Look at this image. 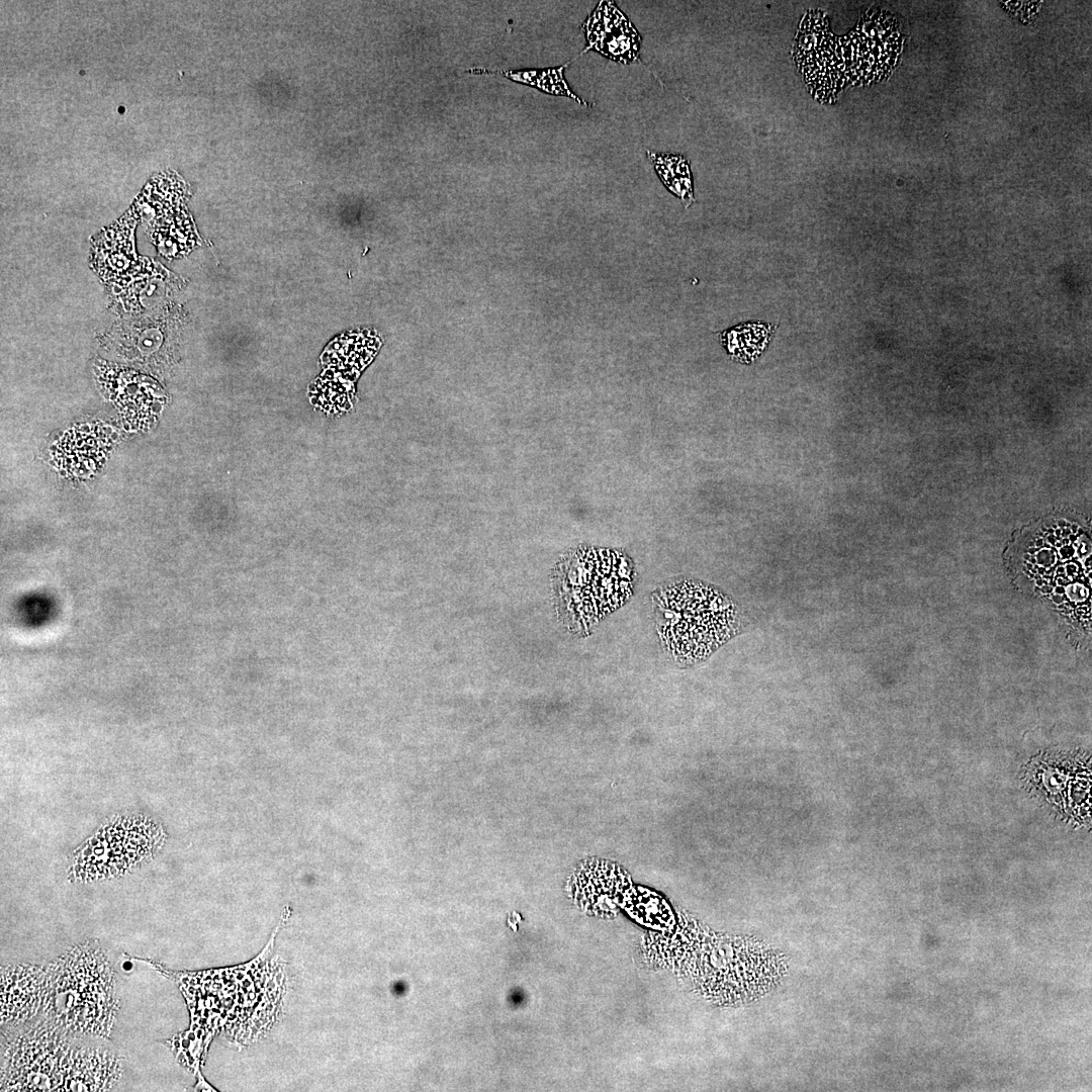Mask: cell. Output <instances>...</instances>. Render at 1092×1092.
<instances>
[{"label": "cell", "instance_id": "obj_10", "mask_svg": "<svg viewBox=\"0 0 1092 1092\" xmlns=\"http://www.w3.org/2000/svg\"><path fill=\"white\" fill-rule=\"evenodd\" d=\"M809 18H810V15H809V10H808L803 15V17L801 19V22L799 24V29H798L799 31L805 32L806 30H809Z\"/></svg>", "mask_w": 1092, "mask_h": 1092}, {"label": "cell", "instance_id": "obj_11", "mask_svg": "<svg viewBox=\"0 0 1092 1092\" xmlns=\"http://www.w3.org/2000/svg\"><path fill=\"white\" fill-rule=\"evenodd\" d=\"M834 53H835V56L837 57V59H843V58H842V56H843V49H842V48H841L840 46H837V48H836V50H835V52H834Z\"/></svg>", "mask_w": 1092, "mask_h": 1092}, {"label": "cell", "instance_id": "obj_7", "mask_svg": "<svg viewBox=\"0 0 1092 1092\" xmlns=\"http://www.w3.org/2000/svg\"><path fill=\"white\" fill-rule=\"evenodd\" d=\"M772 331L769 324L745 323L719 335L723 347L733 359L748 363L763 352Z\"/></svg>", "mask_w": 1092, "mask_h": 1092}, {"label": "cell", "instance_id": "obj_6", "mask_svg": "<svg viewBox=\"0 0 1092 1092\" xmlns=\"http://www.w3.org/2000/svg\"><path fill=\"white\" fill-rule=\"evenodd\" d=\"M0 982L2 1025L17 1026L41 1013L46 993V967H2Z\"/></svg>", "mask_w": 1092, "mask_h": 1092}, {"label": "cell", "instance_id": "obj_12", "mask_svg": "<svg viewBox=\"0 0 1092 1092\" xmlns=\"http://www.w3.org/2000/svg\"><path fill=\"white\" fill-rule=\"evenodd\" d=\"M119 109H120V110H119L120 112H123V107H119Z\"/></svg>", "mask_w": 1092, "mask_h": 1092}, {"label": "cell", "instance_id": "obj_3", "mask_svg": "<svg viewBox=\"0 0 1092 1092\" xmlns=\"http://www.w3.org/2000/svg\"><path fill=\"white\" fill-rule=\"evenodd\" d=\"M657 623L673 654L700 660L727 641L737 629V612L720 592L685 581L662 590L656 600Z\"/></svg>", "mask_w": 1092, "mask_h": 1092}, {"label": "cell", "instance_id": "obj_5", "mask_svg": "<svg viewBox=\"0 0 1092 1092\" xmlns=\"http://www.w3.org/2000/svg\"><path fill=\"white\" fill-rule=\"evenodd\" d=\"M582 29L586 48L621 64L639 62L640 35L626 15L611 1H600Z\"/></svg>", "mask_w": 1092, "mask_h": 1092}, {"label": "cell", "instance_id": "obj_9", "mask_svg": "<svg viewBox=\"0 0 1092 1092\" xmlns=\"http://www.w3.org/2000/svg\"><path fill=\"white\" fill-rule=\"evenodd\" d=\"M647 156L663 185L677 196L686 207L694 201L692 175L689 162L680 155L658 154L651 151Z\"/></svg>", "mask_w": 1092, "mask_h": 1092}, {"label": "cell", "instance_id": "obj_4", "mask_svg": "<svg viewBox=\"0 0 1092 1092\" xmlns=\"http://www.w3.org/2000/svg\"><path fill=\"white\" fill-rule=\"evenodd\" d=\"M564 601L579 627H590L621 606L632 589V566L620 553L589 548L569 561Z\"/></svg>", "mask_w": 1092, "mask_h": 1092}, {"label": "cell", "instance_id": "obj_1", "mask_svg": "<svg viewBox=\"0 0 1092 1092\" xmlns=\"http://www.w3.org/2000/svg\"><path fill=\"white\" fill-rule=\"evenodd\" d=\"M5 1035L1 1091H107L121 1076V1059L100 1046L78 1043L47 1019L19 1024Z\"/></svg>", "mask_w": 1092, "mask_h": 1092}, {"label": "cell", "instance_id": "obj_2", "mask_svg": "<svg viewBox=\"0 0 1092 1092\" xmlns=\"http://www.w3.org/2000/svg\"><path fill=\"white\" fill-rule=\"evenodd\" d=\"M117 1011L115 974L97 943L76 944L46 966L43 1019L71 1034L107 1038Z\"/></svg>", "mask_w": 1092, "mask_h": 1092}, {"label": "cell", "instance_id": "obj_8", "mask_svg": "<svg viewBox=\"0 0 1092 1092\" xmlns=\"http://www.w3.org/2000/svg\"><path fill=\"white\" fill-rule=\"evenodd\" d=\"M568 64L556 68H547L544 70L492 71L478 67L470 68L466 70V72L472 74H499L514 82L535 87L544 93L558 96H566L574 99L579 104L587 105L585 102H583V100L577 97L568 87V84L563 74L564 69L568 66Z\"/></svg>", "mask_w": 1092, "mask_h": 1092}]
</instances>
